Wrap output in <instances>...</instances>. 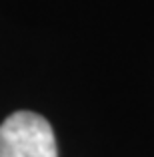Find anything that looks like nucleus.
I'll use <instances>...</instances> for the list:
<instances>
[{
    "mask_svg": "<svg viewBox=\"0 0 154 157\" xmlns=\"http://www.w3.org/2000/svg\"><path fill=\"white\" fill-rule=\"evenodd\" d=\"M0 157H58L50 123L32 111L12 113L0 125Z\"/></svg>",
    "mask_w": 154,
    "mask_h": 157,
    "instance_id": "obj_1",
    "label": "nucleus"
}]
</instances>
